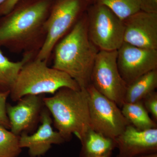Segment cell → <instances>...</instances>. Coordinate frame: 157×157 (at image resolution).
Masks as SVG:
<instances>
[{
  "instance_id": "1",
  "label": "cell",
  "mask_w": 157,
  "mask_h": 157,
  "mask_svg": "<svg viewBox=\"0 0 157 157\" xmlns=\"http://www.w3.org/2000/svg\"><path fill=\"white\" fill-rule=\"evenodd\" d=\"M54 0H20L0 17V47L36 56L46 37V22Z\"/></svg>"
},
{
  "instance_id": "2",
  "label": "cell",
  "mask_w": 157,
  "mask_h": 157,
  "mask_svg": "<svg viewBox=\"0 0 157 157\" xmlns=\"http://www.w3.org/2000/svg\"><path fill=\"white\" fill-rule=\"evenodd\" d=\"M99 51L89 38L84 12L55 46L52 67L67 73L81 89H86L90 84L91 74Z\"/></svg>"
},
{
  "instance_id": "3",
  "label": "cell",
  "mask_w": 157,
  "mask_h": 157,
  "mask_svg": "<svg viewBox=\"0 0 157 157\" xmlns=\"http://www.w3.org/2000/svg\"><path fill=\"white\" fill-rule=\"evenodd\" d=\"M43 101L54 125L66 141L73 135L80 141L92 129L86 89L62 88L52 97H44Z\"/></svg>"
},
{
  "instance_id": "4",
  "label": "cell",
  "mask_w": 157,
  "mask_h": 157,
  "mask_svg": "<svg viewBox=\"0 0 157 157\" xmlns=\"http://www.w3.org/2000/svg\"><path fill=\"white\" fill-rule=\"evenodd\" d=\"M45 61L36 58L23 66L10 93L12 101L16 102L28 95L54 94L63 87L81 90L67 73L48 66Z\"/></svg>"
},
{
  "instance_id": "5",
  "label": "cell",
  "mask_w": 157,
  "mask_h": 157,
  "mask_svg": "<svg viewBox=\"0 0 157 157\" xmlns=\"http://www.w3.org/2000/svg\"><path fill=\"white\" fill-rule=\"evenodd\" d=\"M88 0H54L46 22V37L36 58L48 63L56 45L84 14Z\"/></svg>"
},
{
  "instance_id": "6",
  "label": "cell",
  "mask_w": 157,
  "mask_h": 157,
  "mask_svg": "<svg viewBox=\"0 0 157 157\" xmlns=\"http://www.w3.org/2000/svg\"><path fill=\"white\" fill-rule=\"evenodd\" d=\"M86 12L88 35L99 50L117 51L124 42V23L110 9L98 3Z\"/></svg>"
},
{
  "instance_id": "7",
  "label": "cell",
  "mask_w": 157,
  "mask_h": 157,
  "mask_svg": "<svg viewBox=\"0 0 157 157\" xmlns=\"http://www.w3.org/2000/svg\"><path fill=\"white\" fill-rule=\"evenodd\" d=\"M86 90L92 129L115 140L130 123L115 102L98 92L92 85Z\"/></svg>"
},
{
  "instance_id": "8",
  "label": "cell",
  "mask_w": 157,
  "mask_h": 157,
  "mask_svg": "<svg viewBox=\"0 0 157 157\" xmlns=\"http://www.w3.org/2000/svg\"><path fill=\"white\" fill-rule=\"evenodd\" d=\"M117 57V51H99L91 74L90 84L121 107L128 86L119 71Z\"/></svg>"
},
{
  "instance_id": "9",
  "label": "cell",
  "mask_w": 157,
  "mask_h": 157,
  "mask_svg": "<svg viewBox=\"0 0 157 157\" xmlns=\"http://www.w3.org/2000/svg\"><path fill=\"white\" fill-rule=\"evenodd\" d=\"M117 63L127 86L157 69V49L139 48L124 42L117 50Z\"/></svg>"
},
{
  "instance_id": "10",
  "label": "cell",
  "mask_w": 157,
  "mask_h": 157,
  "mask_svg": "<svg viewBox=\"0 0 157 157\" xmlns=\"http://www.w3.org/2000/svg\"><path fill=\"white\" fill-rule=\"evenodd\" d=\"M44 98L43 95H28L18 100L15 105L7 104L6 111L12 133L20 136L36 130L45 107Z\"/></svg>"
},
{
  "instance_id": "11",
  "label": "cell",
  "mask_w": 157,
  "mask_h": 157,
  "mask_svg": "<svg viewBox=\"0 0 157 157\" xmlns=\"http://www.w3.org/2000/svg\"><path fill=\"white\" fill-rule=\"evenodd\" d=\"M123 21L124 42L139 48L157 49V13L140 11Z\"/></svg>"
},
{
  "instance_id": "12",
  "label": "cell",
  "mask_w": 157,
  "mask_h": 157,
  "mask_svg": "<svg viewBox=\"0 0 157 157\" xmlns=\"http://www.w3.org/2000/svg\"><path fill=\"white\" fill-rule=\"evenodd\" d=\"M115 141L118 149L117 157H136L157 153V128L141 130L129 124Z\"/></svg>"
},
{
  "instance_id": "13",
  "label": "cell",
  "mask_w": 157,
  "mask_h": 157,
  "mask_svg": "<svg viewBox=\"0 0 157 157\" xmlns=\"http://www.w3.org/2000/svg\"><path fill=\"white\" fill-rule=\"evenodd\" d=\"M40 123L36 131L32 135L23 133L20 135V146L27 148L31 157L43 155L53 144H59L66 141L58 131L53 130L52 118L48 109L45 107L42 110Z\"/></svg>"
},
{
  "instance_id": "14",
  "label": "cell",
  "mask_w": 157,
  "mask_h": 157,
  "mask_svg": "<svg viewBox=\"0 0 157 157\" xmlns=\"http://www.w3.org/2000/svg\"><path fill=\"white\" fill-rule=\"evenodd\" d=\"M82 147L79 157H100L112 155L116 148L115 140L90 130L81 140Z\"/></svg>"
},
{
  "instance_id": "15",
  "label": "cell",
  "mask_w": 157,
  "mask_h": 157,
  "mask_svg": "<svg viewBox=\"0 0 157 157\" xmlns=\"http://www.w3.org/2000/svg\"><path fill=\"white\" fill-rule=\"evenodd\" d=\"M0 47V93L11 91L24 65L36 57L32 54L23 55L21 60L13 62L3 54Z\"/></svg>"
},
{
  "instance_id": "16",
  "label": "cell",
  "mask_w": 157,
  "mask_h": 157,
  "mask_svg": "<svg viewBox=\"0 0 157 157\" xmlns=\"http://www.w3.org/2000/svg\"><path fill=\"white\" fill-rule=\"evenodd\" d=\"M157 87V69L140 76L127 86L124 103L142 101Z\"/></svg>"
},
{
  "instance_id": "17",
  "label": "cell",
  "mask_w": 157,
  "mask_h": 157,
  "mask_svg": "<svg viewBox=\"0 0 157 157\" xmlns=\"http://www.w3.org/2000/svg\"><path fill=\"white\" fill-rule=\"evenodd\" d=\"M121 107L124 117L136 128L144 130L157 128L156 122L149 115L142 101L124 103Z\"/></svg>"
},
{
  "instance_id": "18",
  "label": "cell",
  "mask_w": 157,
  "mask_h": 157,
  "mask_svg": "<svg viewBox=\"0 0 157 157\" xmlns=\"http://www.w3.org/2000/svg\"><path fill=\"white\" fill-rule=\"evenodd\" d=\"M96 2L109 8L123 21L140 11V0H96Z\"/></svg>"
},
{
  "instance_id": "19",
  "label": "cell",
  "mask_w": 157,
  "mask_h": 157,
  "mask_svg": "<svg viewBox=\"0 0 157 157\" xmlns=\"http://www.w3.org/2000/svg\"><path fill=\"white\" fill-rule=\"evenodd\" d=\"M20 136L0 126V157H17L21 151Z\"/></svg>"
},
{
  "instance_id": "20",
  "label": "cell",
  "mask_w": 157,
  "mask_h": 157,
  "mask_svg": "<svg viewBox=\"0 0 157 157\" xmlns=\"http://www.w3.org/2000/svg\"><path fill=\"white\" fill-rule=\"evenodd\" d=\"M10 92L0 93V126L10 129V123L6 111L7 101Z\"/></svg>"
},
{
  "instance_id": "21",
  "label": "cell",
  "mask_w": 157,
  "mask_h": 157,
  "mask_svg": "<svg viewBox=\"0 0 157 157\" xmlns=\"http://www.w3.org/2000/svg\"><path fill=\"white\" fill-rule=\"evenodd\" d=\"M144 106L148 113H150L155 121H157V93L153 92L142 101Z\"/></svg>"
},
{
  "instance_id": "22",
  "label": "cell",
  "mask_w": 157,
  "mask_h": 157,
  "mask_svg": "<svg viewBox=\"0 0 157 157\" xmlns=\"http://www.w3.org/2000/svg\"><path fill=\"white\" fill-rule=\"evenodd\" d=\"M140 11L157 13V0H140Z\"/></svg>"
},
{
  "instance_id": "23",
  "label": "cell",
  "mask_w": 157,
  "mask_h": 157,
  "mask_svg": "<svg viewBox=\"0 0 157 157\" xmlns=\"http://www.w3.org/2000/svg\"><path fill=\"white\" fill-rule=\"evenodd\" d=\"M20 0H6L0 5V17L8 14L13 9Z\"/></svg>"
},
{
  "instance_id": "24",
  "label": "cell",
  "mask_w": 157,
  "mask_h": 157,
  "mask_svg": "<svg viewBox=\"0 0 157 157\" xmlns=\"http://www.w3.org/2000/svg\"><path fill=\"white\" fill-rule=\"evenodd\" d=\"M136 157H157V153L141 155Z\"/></svg>"
},
{
  "instance_id": "25",
  "label": "cell",
  "mask_w": 157,
  "mask_h": 157,
  "mask_svg": "<svg viewBox=\"0 0 157 157\" xmlns=\"http://www.w3.org/2000/svg\"><path fill=\"white\" fill-rule=\"evenodd\" d=\"M111 155H106L100 157H111Z\"/></svg>"
},
{
  "instance_id": "26",
  "label": "cell",
  "mask_w": 157,
  "mask_h": 157,
  "mask_svg": "<svg viewBox=\"0 0 157 157\" xmlns=\"http://www.w3.org/2000/svg\"><path fill=\"white\" fill-rule=\"evenodd\" d=\"M6 0H0V5H2V4H3L4 2L6 1Z\"/></svg>"
},
{
  "instance_id": "27",
  "label": "cell",
  "mask_w": 157,
  "mask_h": 157,
  "mask_svg": "<svg viewBox=\"0 0 157 157\" xmlns=\"http://www.w3.org/2000/svg\"><path fill=\"white\" fill-rule=\"evenodd\" d=\"M88 1H90V0H88Z\"/></svg>"
}]
</instances>
